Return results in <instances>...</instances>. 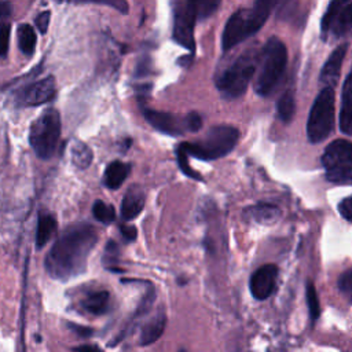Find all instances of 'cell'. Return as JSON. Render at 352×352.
<instances>
[{
	"mask_svg": "<svg viewBox=\"0 0 352 352\" xmlns=\"http://www.w3.org/2000/svg\"><path fill=\"white\" fill-rule=\"evenodd\" d=\"M98 242V231L88 223H78L54 242L45 256L48 275L56 280H69L87 270V260Z\"/></svg>",
	"mask_w": 352,
	"mask_h": 352,
	"instance_id": "6da1fadb",
	"label": "cell"
},
{
	"mask_svg": "<svg viewBox=\"0 0 352 352\" xmlns=\"http://www.w3.org/2000/svg\"><path fill=\"white\" fill-rule=\"evenodd\" d=\"M274 1L258 0L250 7L238 8L226 22L221 34V48L228 51L256 34L270 16Z\"/></svg>",
	"mask_w": 352,
	"mask_h": 352,
	"instance_id": "7a4b0ae2",
	"label": "cell"
},
{
	"mask_svg": "<svg viewBox=\"0 0 352 352\" xmlns=\"http://www.w3.org/2000/svg\"><path fill=\"white\" fill-rule=\"evenodd\" d=\"M258 59L257 48H248L216 76V88L223 98L236 99L246 92L258 66Z\"/></svg>",
	"mask_w": 352,
	"mask_h": 352,
	"instance_id": "3957f363",
	"label": "cell"
},
{
	"mask_svg": "<svg viewBox=\"0 0 352 352\" xmlns=\"http://www.w3.org/2000/svg\"><path fill=\"white\" fill-rule=\"evenodd\" d=\"M239 139V131L231 125H214L202 138L194 142H184L179 147L188 155L213 161L226 157L234 150Z\"/></svg>",
	"mask_w": 352,
	"mask_h": 352,
	"instance_id": "277c9868",
	"label": "cell"
},
{
	"mask_svg": "<svg viewBox=\"0 0 352 352\" xmlns=\"http://www.w3.org/2000/svg\"><path fill=\"white\" fill-rule=\"evenodd\" d=\"M254 89L260 96H268L279 84L287 63V48L278 37H270L264 44L260 59Z\"/></svg>",
	"mask_w": 352,
	"mask_h": 352,
	"instance_id": "5b68a950",
	"label": "cell"
},
{
	"mask_svg": "<svg viewBox=\"0 0 352 352\" xmlns=\"http://www.w3.org/2000/svg\"><path fill=\"white\" fill-rule=\"evenodd\" d=\"M60 138V116L55 109L44 110L30 125L29 143L41 160H50Z\"/></svg>",
	"mask_w": 352,
	"mask_h": 352,
	"instance_id": "8992f818",
	"label": "cell"
},
{
	"mask_svg": "<svg viewBox=\"0 0 352 352\" xmlns=\"http://www.w3.org/2000/svg\"><path fill=\"white\" fill-rule=\"evenodd\" d=\"M336 94L333 88H322L316 95L307 120V136L314 144L326 140L334 129Z\"/></svg>",
	"mask_w": 352,
	"mask_h": 352,
	"instance_id": "52a82bcc",
	"label": "cell"
},
{
	"mask_svg": "<svg viewBox=\"0 0 352 352\" xmlns=\"http://www.w3.org/2000/svg\"><path fill=\"white\" fill-rule=\"evenodd\" d=\"M326 179L336 184H349L352 180V146L349 140H333L322 154Z\"/></svg>",
	"mask_w": 352,
	"mask_h": 352,
	"instance_id": "ba28073f",
	"label": "cell"
},
{
	"mask_svg": "<svg viewBox=\"0 0 352 352\" xmlns=\"http://www.w3.org/2000/svg\"><path fill=\"white\" fill-rule=\"evenodd\" d=\"M352 28V3L349 0H334L327 6L320 22L322 37L326 41L338 40L349 33Z\"/></svg>",
	"mask_w": 352,
	"mask_h": 352,
	"instance_id": "9c48e42d",
	"label": "cell"
},
{
	"mask_svg": "<svg viewBox=\"0 0 352 352\" xmlns=\"http://www.w3.org/2000/svg\"><path fill=\"white\" fill-rule=\"evenodd\" d=\"M172 7H173L172 37L177 44L194 52L195 51L194 26L197 21L194 1L179 0V1H175Z\"/></svg>",
	"mask_w": 352,
	"mask_h": 352,
	"instance_id": "30bf717a",
	"label": "cell"
},
{
	"mask_svg": "<svg viewBox=\"0 0 352 352\" xmlns=\"http://www.w3.org/2000/svg\"><path fill=\"white\" fill-rule=\"evenodd\" d=\"M142 111H143V116H144L146 121L154 129H157V131H160L165 135L179 136V135H183L187 131L190 132L187 114L176 116V114H172V113L148 109L146 106L142 107Z\"/></svg>",
	"mask_w": 352,
	"mask_h": 352,
	"instance_id": "8fae6325",
	"label": "cell"
},
{
	"mask_svg": "<svg viewBox=\"0 0 352 352\" xmlns=\"http://www.w3.org/2000/svg\"><path fill=\"white\" fill-rule=\"evenodd\" d=\"M278 278V267L275 264H265L257 268L249 282L250 293L256 300H265L268 298L276 286Z\"/></svg>",
	"mask_w": 352,
	"mask_h": 352,
	"instance_id": "7c38bea8",
	"label": "cell"
},
{
	"mask_svg": "<svg viewBox=\"0 0 352 352\" xmlns=\"http://www.w3.org/2000/svg\"><path fill=\"white\" fill-rule=\"evenodd\" d=\"M55 92H56L55 78L54 76H48L45 78H41L28 85L22 91L19 100L23 106H38L51 100Z\"/></svg>",
	"mask_w": 352,
	"mask_h": 352,
	"instance_id": "4fadbf2b",
	"label": "cell"
},
{
	"mask_svg": "<svg viewBox=\"0 0 352 352\" xmlns=\"http://www.w3.org/2000/svg\"><path fill=\"white\" fill-rule=\"evenodd\" d=\"M349 48L348 43H342L334 48V51L330 54L327 60L324 62L320 74H319V81L323 85V88H333L338 84L340 80V73H341V66L344 62V58L346 55V51Z\"/></svg>",
	"mask_w": 352,
	"mask_h": 352,
	"instance_id": "5bb4252c",
	"label": "cell"
},
{
	"mask_svg": "<svg viewBox=\"0 0 352 352\" xmlns=\"http://www.w3.org/2000/svg\"><path fill=\"white\" fill-rule=\"evenodd\" d=\"M243 216L245 219L252 220L257 224L271 226L279 220V217L282 216V210L274 204L260 202L246 208L243 212Z\"/></svg>",
	"mask_w": 352,
	"mask_h": 352,
	"instance_id": "9a60e30c",
	"label": "cell"
},
{
	"mask_svg": "<svg viewBox=\"0 0 352 352\" xmlns=\"http://www.w3.org/2000/svg\"><path fill=\"white\" fill-rule=\"evenodd\" d=\"M144 206V192L140 186H132L124 194L121 202V216L124 220H133Z\"/></svg>",
	"mask_w": 352,
	"mask_h": 352,
	"instance_id": "2e32d148",
	"label": "cell"
},
{
	"mask_svg": "<svg viewBox=\"0 0 352 352\" xmlns=\"http://www.w3.org/2000/svg\"><path fill=\"white\" fill-rule=\"evenodd\" d=\"M340 129L345 135L352 133V73L351 72L346 74L342 85Z\"/></svg>",
	"mask_w": 352,
	"mask_h": 352,
	"instance_id": "e0dca14e",
	"label": "cell"
},
{
	"mask_svg": "<svg viewBox=\"0 0 352 352\" xmlns=\"http://www.w3.org/2000/svg\"><path fill=\"white\" fill-rule=\"evenodd\" d=\"M129 172H131L129 164L122 162V161H113L104 169L103 183L107 188L117 190L125 182Z\"/></svg>",
	"mask_w": 352,
	"mask_h": 352,
	"instance_id": "ac0fdd59",
	"label": "cell"
},
{
	"mask_svg": "<svg viewBox=\"0 0 352 352\" xmlns=\"http://www.w3.org/2000/svg\"><path fill=\"white\" fill-rule=\"evenodd\" d=\"M165 322L166 318L162 311H158L148 322H146L140 331V345H150L157 341L165 329Z\"/></svg>",
	"mask_w": 352,
	"mask_h": 352,
	"instance_id": "d6986e66",
	"label": "cell"
},
{
	"mask_svg": "<svg viewBox=\"0 0 352 352\" xmlns=\"http://www.w3.org/2000/svg\"><path fill=\"white\" fill-rule=\"evenodd\" d=\"M56 231V220L50 213H41L37 220V231H36V248H44L48 241L54 236Z\"/></svg>",
	"mask_w": 352,
	"mask_h": 352,
	"instance_id": "ffe728a7",
	"label": "cell"
},
{
	"mask_svg": "<svg viewBox=\"0 0 352 352\" xmlns=\"http://www.w3.org/2000/svg\"><path fill=\"white\" fill-rule=\"evenodd\" d=\"M109 298L110 296L106 290H99L87 294L81 301V305L87 312L92 315H102L109 308Z\"/></svg>",
	"mask_w": 352,
	"mask_h": 352,
	"instance_id": "44dd1931",
	"label": "cell"
},
{
	"mask_svg": "<svg viewBox=\"0 0 352 352\" xmlns=\"http://www.w3.org/2000/svg\"><path fill=\"white\" fill-rule=\"evenodd\" d=\"M37 36L34 29L29 23H22L18 26V45L23 55L30 56L36 50Z\"/></svg>",
	"mask_w": 352,
	"mask_h": 352,
	"instance_id": "7402d4cb",
	"label": "cell"
},
{
	"mask_svg": "<svg viewBox=\"0 0 352 352\" xmlns=\"http://www.w3.org/2000/svg\"><path fill=\"white\" fill-rule=\"evenodd\" d=\"M70 157L72 162L78 169H85L91 165L94 160L92 150L82 142H74L70 148Z\"/></svg>",
	"mask_w": 352,
	"mask_h": 352,
	"instance_id": "603a6c76",
	"label": "cell"
},
{
	"mask_svg": "<svg viewBox=\"0 0 352 352\" xmlns=\"http://www.w3.org/2000/svg\"><path fill=\"white\" fill-rule=\"evenodd\" d=\"M276 109H278V116L283 122L289 124L293 120L296 113V98L292 89L285 91L282 94V96L278 100Z\"/></svg>",
	"mask_w": 352,
	"mask_h": 352,
	"instance_id": "cb8c5ba5",
	"label": "cell"
},
{
	"mask_svg": "<svg viewBox=\"0 0 352 352\" xmlns=\"http://www.w3.org/2000/svg\"><path fill=\"white\" fill-rule=\"evenodd\" d=\"M92 214L94 217L103 223V224H110L116 220V210L111 205L104 204L103 201H95L94 206H92Z\"/></svg>",
	"mask_w": 352,
	"mask_h": 352,
	"instance_id": "d4e9b609",
	"label": "cell"
},
{
	"mask_svg": "<svg viewBox=\"0 0 352 352\" xmlns=\"http://www.w3.org/2000/svg\"><path fill=\"white\" fill-rule=\"evenodd\" d=\"M305 297H307V305H308L309 316H311L312 320H316L319 318V314H320V307H319V298H318L315 286L311 280L307 282Z\"/></svg>",
	"mask_w": 352,
	"mask_h": 352,
	"instance_id": "484cf974",
	"label": "cell"
},
{
	"mask_svg": "<svg viewBox=\"0 0 352 352\" xmlns=\"http://www.w3.org/2000/svg\"><path fill=\"white\" fill-rule=\"evenodd\" d=\"M220 6V1L217 0H198L194 1L195 12H197V19H205L210 16Z\"/></svg>",
	"mask_w": 352,
	"mask_h": 352,
	"instance_id": "4316f807",
	"label": "cell"
},
{
	"mask_svg": "<svg viewBox=\"0 0 352 352\" xmlns=\"http://www.w3.org/2000/svg\"><path fill=\"white\" fill-rule=\"evenodd\" d=\"M176 153H177V154H176V155H177V162H179V166H180L182 172H183L186 176H188V177H192V179H195V180H202L201 173H198L197 170H194V169L188 165V157H187V154H186L180 147H177Z\"/></svg>",
	"mask_w": 352,
	"mask_h": 352,
	"instance_id": "83f0119b",
	"label": "cell"
},
{
	"mask_svg": "<svg viewBox=\"0 0 352 352\" xmlns=\"http://www.w3.org/2000/svg\"><path fill=\"white\" fill-rule=\"evenodd\" d=\"M10 34H11V25L10 22H0V58L7 56L8 47H10Z\"/></svg>",
	"mask_w": 352,
	"mask_h": 352,
	"instance_id": "f1b7e54d",
	"label": "cell"
},
{
	"mask_svg": "<svg viewBox=\"0 0 352 352\" xmlns=\"http://www.w3.org/2000/svg\"><path fill=\"white\" fill-rule=\"evenodd\" d=\"M338 287L341 290V293L345 294V297L348 300H351V294H352V270L348 268L345 270L340 278H338Z\"/></svg>",
	"mask_w": 352,
	"mask_h": 352,
	"instance_id": "f546056e",
	"label": "cell"
},
{
	"mask_svg": "<svg viewBox=\"0 0 352 352\" xmlns=\"http://www.w3.org/2000/svg\"><path fill=\"white\" fill-rule=\"evenodd\" d=\"M103 260H104V264H107V265L109 264L110 265L117 264V260H118V245L114 241H109L107 242L106 249H104Z\"/></svg>",
	"mask_w": 352,
	"mask_h": 352,
	"instance_id": "4dcf8cb0",
	"label": "cell"
},
{
	"mask_svg": "<svg viewBox=\"0 0 352 352\" xmlns=\"http://www.w3.org/2000/svg\"><path fill=\"white\" fill-rule=\"evenodd\" d=\"M50 19H51V12H50L48 10L41 11V12L36 16V19H34L36 28L38 29V32H40L41 34H45V33H47L48 25H50Z\"/></svg>",
	"mask_w": 352,
	"mask_h": 352,
	"instance_id": "1f68e13d",
	"label": "cell"
},
{
	"mask_svg": "<svg viewBox=\"0 0 352 352\" xmlns=\"http://www.w3.org/2000/svg\"><path fill=\"white\" fill-rule=\"evenodd\" d=\"M338 210H340L341 216H342L346 221H351V220H352V197H345V198L340 202Z\"/></svg>",
	"mask_w": 352,
	"mask_h": 352,
	"instance_id": "d6a6232c",
	"label": "cell"
},
{
	"mask_svg": "<svg viewBox=\"0 0 352 352\" xmlns=\"http://www.w3.org/2000/svg\"><path fill=\"white\" fill-rule=\"evenodd\" d=\"M120 232L124 236V239H126V241H135L136 236H138L136 228L133 226H129V224H121L120 226Z\"/></svg>",
	"mask_w": 352,
	"mask_h": 352,
	"instance_id": "836d02e7",
	"label": "cell"
},
{
	"mask_svg": "<svg viewBox=\"0 0 352 352\" xmlns=\"http://www.w3.org/2000/svg\"><path fill=\"white\" fill-rule=\"evenodd\" d=\"M70 329H72L77 336H81V337H89V336L92 334V330L88 329V327H84V326L70 324Z\"/></svg>",
	"mask_w": 352,
	"mask_h": 352,
	"instance_id": "e575fe53",
	"label": "cell"
},
{
	"mask_svg": "<svg viewBox=\"0 0 352 352\" xmlns=\"http://www.w3.org/2000/svg\"><path fill=\"white\" fill-rule=\"evenodd\" d=\"M73 352H100V349L96 345L85 344V345H78V346L73 348Z\"/></svg>",
	"mask_w": 352,
	"mask_h": 352,
	"instance_id": "d590c367",
	"label": "cell"
},
{
	"mask_svg": "<svg viewBox=\"0 0 352 352\" xmlns=\"http://www.w3.org/2000/svg\"><path fill=\"white\" fill-rule=\"evenodd\" d=\"M10 11H11L10 4H8V3H6V1H0V18H3V16H6V15H8V14H10Z\"/></svg>",
	"mask_w": 352,
	"mask_h": 352,
	"instance_id": "8d00e7d4",
	"label": "cell"
}]
</instances>
